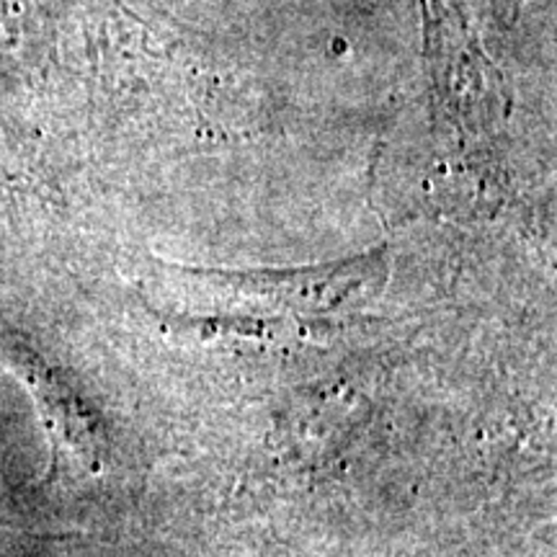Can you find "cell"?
Instances as JSON below:
<instances>
[{"instance_id":"obj_1","label":"cell","mask_w":557,"mask_h":557,"mask_svg":"<svg viewBox=\"0 0 557 557\" xmlns=\"http://www.w3.org/2000/svg\"><path fill=\"white\" fill-rule=\"evenodd\" d=\"M0 364L29 389L39 421L52 442L54 465L73 472L99 475L109 459V436L101 416L78 387L37 348L0 325Z\"/></svg>"},{"instance_id":"obj_2","label":"cell","mask_w":557,"mask_h":557,"mask_svg":"<svg viewBox=\"0 0 557 557\" xmlns=\"http://www.w3.org/2000/svg\"><path fill=\"white\" fill-rule=\"evenodd\" d=\"M374 259L351 261L329 269H295V271H194L201 282L218 289L227 299L250 308L329 312L344 308L348 299L359 297L374 274Z\"/></svg>"}]
</instances>
